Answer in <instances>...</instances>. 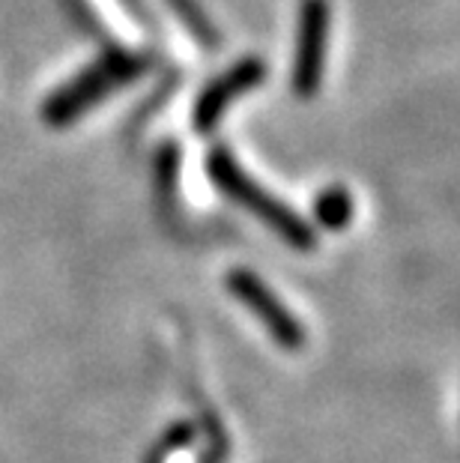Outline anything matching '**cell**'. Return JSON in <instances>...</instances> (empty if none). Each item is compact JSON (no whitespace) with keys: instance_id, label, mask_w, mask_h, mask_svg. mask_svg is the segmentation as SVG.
<instances>
[{"instance_id":"cell-1","label":"cell","mask_w":460,"mask_h":463,"mask_svg":"<svg viewBox=\"0 0 460 463\" xmlns=\"http://www.w3.org/2000/svg\"><path fill=\"white\" fill-rule=\"evenodd\" d=\"M150 69V61L138 52H129V48H105V52L96 57V61L81 69L75 78H70L63 87L48 96L42 105V120L48 126H70L75 120L96 108L99 102H105L108 96H114L120 87L138 81V78Z\"/></svg>"},{"instance_id":"cell-2","label":"cell","mask_w":460,"mask_h":463,"mask_svg":"<svg viewBox=\"0 0 460 463\" xmlns=\"http://www.w3.org/2000/svg\"><path fill=\"white\" fill-rule=\"evenodd\" d=\"M207 174L212 185L221 194H228L233 203L246 206V210L260 219L267 228H272L287 245L299 251H311L317 245V233L311 231V224L302 219L299 213H293L281 198H276L272 192H267L258 180L242 171L233 159V153L228 146H215L207 156Z\"/></svg>"},{"instance_id":"cell-3","label":"cell","mask_w":460,"mask_h":463,"mask_svg":"<svg viewBox=\"0 0 460 463\" xmlns=\"http://www.w3.org/2000/svg\"><path fill=\"white\" fill-rule=\"evenodd\" d=\"M329 24H332L329 0H302L296 57H293V72H290L293 90L302 99H311L320 90L323 69H326V52H329Z\"/></svg>"},{"instance_id":"cell-4","label":"cell","mask_w":460,"mask_h":463,"mask_svg":"<svg viewBox=\"0 0 460 463\" xmlns=\"http://www.w3.org/2000/svg\"><path fill=\"white\" fill-rule=\"evenodd\" d=\"M228 290H230V297H237L254 317L263 323V329L269 332V338L276 341L281 350L305 347V326L299 323L296 314H290L284 308V302L260 281V275H254L251 269H230Z\"/></svg>"},{"instance_id":"cell-5","label":"cell","mask_w":460,"mask_h":463,"mask_svg":"<svg viewBox=\"0 0 460 463\" xmlns=\"http://www.w3.org/2000/svg\"><path fill=\"white\" fill-rule=\"evenodd\" d=\"M267 78V66H263L260 57H242V61L233 63L228 72L219 75L215 81L203 87V93L194 99L192 108V126L194 132H212L215 126L224 120L228 108L239 99V96L251 93L254 87L263 84Z\"/></svg>"},{"instance_id":"cell-6","label":"cell","mask_w":460,"mask_h":463,"mask_svg":"<svg viewBox=\"0 0 460 463\" xmlns=\"http://www.w3.org/2000/svg\"><path fill=\"white\" fill-rule=\"evenodd\" d=\"M314 215L326 231H341L347 228L353 219V198L344 185H332L314 201Z\"/></svg>"},{"instance_id":"cell-7","label":"cell","mask_w":460,"mask_h":463,"mask_svg":"<svg viewBox=\"0 0 460 463\" xmlns=\"http://www.w3.org/2000/svg\"><path fill=\"white\" fill-rule=\"evenodd\" d=\"M168 4L174 6V13L180 15L183 27L189 31L203 48H215V31L212 24L207 22V15L201 13V6L194 4V0H168Z\"/></svg>"}]
</instances>
